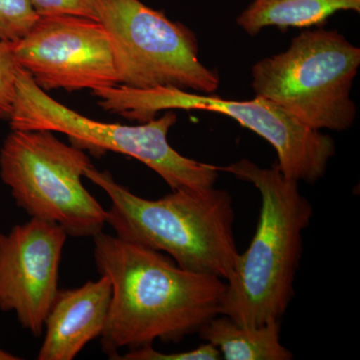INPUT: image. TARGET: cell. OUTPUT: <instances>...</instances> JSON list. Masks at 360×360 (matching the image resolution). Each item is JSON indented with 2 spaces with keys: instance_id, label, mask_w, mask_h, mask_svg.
Here are the masks:
<instances>
[{
  "instance_id": "cell-1",
  "label": "cell",
  "mask_w": 360,
  "mask_h": 360,
  "mask_svg": "<svg viewBox=\"0 0 360 360\" xmlns=\"http://www.w3.org/2000/svg\"><path fill=\"white\" fill-rule=\"evenodd\" d=\"M97 271L112 295L101 347L111 359L120 349L180 342L219 315L224 279L182 269L158 251L99 232L94 238Z\"/></svg>"
},
{
  "instance_id": "cell-2",
  "label": "cell",
  "mask_w": 360,
  "mask_h": 360,
  "mask_svg": "<svg viewBox=\"0 0 360 360\" xmlns=\"http://www.w3.org/2000/svg\"><path fill=\"white\" fill-rule=\"evenodd\" d=\"M217 167L252 184L262 198L257 231L225 281L219 314L243 328L281 321L295 296L303 232L309 226L314 208L300 193V182L284 176L276 165L260 167L243 158Z\"/></svg>"
},
{
  "instance_id": "cell-3",
  "label": "cell",
  "mask_w": 360,
  "mask_h": 360,
  "mask_svg": "<svg viewBox=\"0 0 360 360\" xmlns=\"http://www.w3.org/2000/svg\"><path fill=\"white\" fill-rule=\"evenodd\" d=\"M84 177L108 194L106 224L116 238L131 245L167 253L182 269L226 281L239 255L234 238L231 194L214 186L200 191H172L156 200H146L116 182L108 172L92 165Z\"/></svg>"
},
{
  "instance_id": "cell-4",
  "label": "cell",
  "mask_w": 360,
  "mask_h": 360,
  "mask_svg": "<svg viewBox=\"0 0 360 360\" xmlns=\"http://www.w3.org/2000/svg\"><path fill=\"white\" fill-rule=\"evenodd\" d=\"M359 65V47L340 32L305 30L252 66L251 86L310 129L345 131L356 120L350 94Z\"/></svg>"
},
{
  "instance_id": "cell-5",
  "label": "cell",
  "mask_w": 360,
  "mask_h": 360,
  "mask_svg": "<svg viewBox=\"0 0 360 360\" xmlns=\"http://www.w3.org/2000/svg\"><path fill=\"white\" fill-rule=\"evenodd\" d=\"M11 130H49L70 137L71 144L94 155L115 151L151 168L172 191H200L214 186L217 165L180 155L167 141L177 116L167 111L139 125L96 122L51 98L20 68L9 116Z\"/></svg>"
},
{
  "instance_id": "cell-6",
  "label": "cell",
  "mask_w": 360,
  "mask_h": 360,
  "mask_svg": "<svg viewBox=\"0 0 360 360\" xmlns=\"http://www.w3.org/2000/svg\"><path fill=\"white\" fill-rule=\"evenodd\" d=\"M94 94L104 110L141 123L160 111L174 110L212 111L233 118L269 142L281 174L297 182L321 179L335 155V142L329 135L304 127L262 97L233 101L175 87L137 89L122 84L97 89Z\"/></svg>"
},
{
  "instance_id": "cell-7",
  "label": "cell",
  "mask_w": 360,
  "mask_h": 360,
  "mask_svg": "<svg viewBox=\"0 0 360 360\" xmlns=\"http://www.w3.org/2000/svg\"><path fill=\"white\" fill-rule=\"evenodd\" d=\"M91 160L49 130H11L0 149V177L16 205L71 238L103 231L106 210L82 184Z\"/></svg>"
},
{
  "instance_id": "cell-8",
  "label": "cell",
  "mask_w": 360,
  "mask_h": 360,
  "mask_svg": "<svg viewBox=\"0 0 360 360\" xmlns=\"http://www.w3.org/2000/svg\"><path fill=\"white\" fill-rule=\"evenodd\" d=\"M96 7L110 37L120 84L205 94L219 89V72L201 63L198 37L186 25L141 0H96Z\"/></svg>"
},
{
  "instance_id": "cell-9",
  "label": "cell",
  "mask_w": 360,
  "mask_h": 360,
  "mask_svg": "<svg viewBox=\"0 0 360 360\" xmlns=\"http://www.w3.org/2000/svg\"><path fill=\"white\" fill-rule=\"evenodd\" d=\"M11 44L18 65L44 91L120 84L110 37L98 20L40 16L32 32Z\"/></svg>"
},
{
  "instance_id": "cell-10",
  "label": "cell",
  "mask_w": 360,
  "mask_h": 360,
  "mask_svg": "<svg viewBox=\"0 0 360 360\" xmlns=\"http://www.w3.org/2000/svg\"><path fill=\"white\" fill-rule=\"evenodd\" d=\"M68 234L53 222L32 217L0 233V310L41 335L58 292L59 266Z\"/></svg>"
},
{
  "instance_id": "cell-11",
  "label": "cell",
  "mask_w": 360,
  "mask_h": 360,
  "mask_svg": "<svg viewBox=\"0 0 360 360\" xmlns=\"http://www.w3.org/2000/svg\"><path fill=\"white\" fill-rule=\"evenodd\" d=\"M112 285L108 276L80 288L58 290L44 321L39 360H72L101 338L110 311Z\"/></svg>"
},
{
  "instance_id": "cell-12",
  "label": "cell",
  "mask_w": 360,
  "mask_h": 360,
  "mask_svg": "<svg viewBox=\"0 0 360 360\" xmlns=\"http://www.w3.org/2000/svg\"><path fill=\"white\" fill-rule=\"evenodd\" d=\"M360 13V0H252L236 23L250 37L265 27L309 28L322 25L338 11Z\"/></svg>"
},
{
  "instance_id": "cell-13",
  "label": "cell",
  "mask_w": 360,
  "mask_h": 360,
  "mask_svg": "<svg viewBox=\"0 0 360 360\" xmlns=\"http://www.w3.org/2000/svg\"><path fill=\"white\" fill-rule=\"evenodd\" d=\"M200 338L219 350L225 360H291L293 354L281 342V321L243 328L217 315L200 329Z\"/></svg>"
},
{
  "instance_id": "cell-14",
  "label": "cell",
  "mask_w": 360,
  "mask_h": 360,
  "mask_svg": "<svg viewBox=\"0 0 360 360\" xmlns=\"http://www.w3.org/2000/svg\"><path fill=\"white\" fill-rule=\"evenodd\" d=\"M39 18L30 0H0V41L22 39Z\"/></svg>"
},
{
  "instance_id": "cell-15",
  "label": "cell",
  "mask_w": 360,
  "mask_h": 360,
  "mask_svg": "<svg viewBox=\"0 0 360 360\" xmlns=\"http://www.w3.org/2000/svg\"><path fill=\"white\" fill-rule=\"evenodd\" d=\"M20 68L11 42L0 41V120L11 115Z\"/></svg>"
},
{
  "instance_id": "cell-16",
  "label": "cell",
  "mask_w": 360,
  "mask_h": 360,
  "mask_svg": "<svg viewBox=\"0 0 360 360\" xmlns=\"http://www.w3.org/2000/svg\"><path fill=\"white\" fill-rule=\"evenodd\" d=\"M120 360H219L221 359L219 350L210 343L205 342L188 352L162 354L153 348V345L129 350L120 355Z\"/></svg>"
},
{
  "instance_id": "cell-17",
  "label": "cell",
  "mask_w": 360,
  "mask_h": 360,
  "mask_svg": "<svg viewBox=\"0 0 360 360\" xmlns=\"http://www.w3.org/2000/svg\"><path fill=\"white\" fill-rule=\"evenodd\" d=\"M39 16L75 15L97 20L96 0H30Z\"/></svg>"
},
{
  "instance_id": "cell-18",
  "label": "cell",
  "mask_w": 360,
  "mask_h": 360,
  "mask_svg": "<svg viewBox=\"0 0 360 360\" xmlns=\"http://www.w3.org/2000/svg\"><path fill=\"white\" fill-rule=\"evenodd\" d=\"M20 357L16 356L11 352H6L4 348L0 347V360H18Z\"/></svg>"
}]
</instances>
